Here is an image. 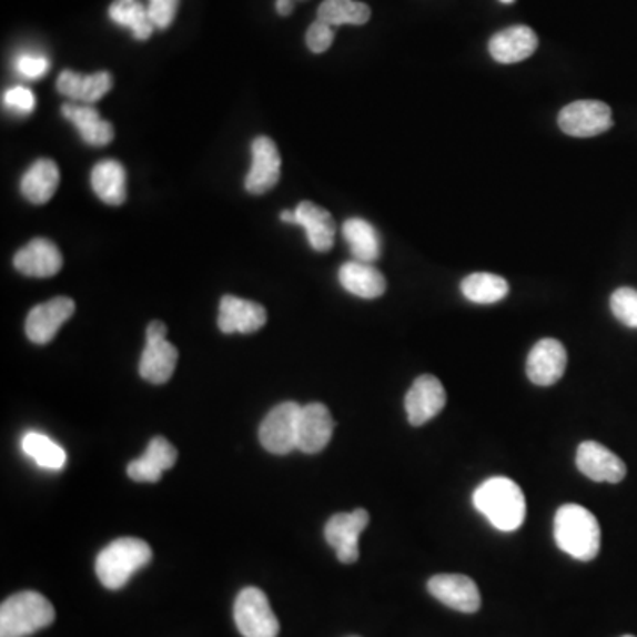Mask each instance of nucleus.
<instances>
[{"mask_svg":"<svg viewBox=\"0 0 637 637\" xmlns=\"http://www.w3.org/2000/svg\"><path fill=\"white\" fill-rule=\"evenodd\" d=\"M624 637H636V636H624Z\"/></svg>","mask_w":637,"mask_h":637,"instance_id":"40","label":"nucleus"},{"mask_svg":"<svg viewBox=\"0 0 637 637\" xmlns=\"http://www.w3.org/2000/svg\"><path fill=\"white\" fill-rule=\"evenodd\" d=\"M342 234L347 245H350L351 254L360 262L377 261L381 257V240L374 225L363 219L345 220Z\"/></svg>","mask_w":637,"mask_h":637,"instance_id":"27","label":"nucleus"},{"mask_svg":"<svg viewBox=\"0 0 637 637\" xmlns=\"http://www.w3.org/2000/svg\"><path fill=\"white\" fill-rule=\"evenodd\" d=\"M266 321V309L259 303L237 296H223L220 302L219 327L222 333H255Z\"/></svg>","mask_w":637,"mask_h":637,"instance_id":"18","label":"nucleus"},{"mask_svg":"<svg viewBox=\"0 0 637 637\" xmlns=\"http://www.w3.org/2000/svg\"><path fill=\"white\" fill-rule=\"evenodd\" d=\"M13 264L22 275L32 276V279H49L61 271L62 254L52 241L36 237L29 241L22 250H18Z\"/></svg>","mask_w":637,"mask_h":637,"instance_id":"17","label":"nucleus"},{"mask_svg":"<svg viewBox=\"0 0 637 637\" xmlns=\"http://www.w3.org/2000/svg\"><path fill=\"white\" fill-rule=\"evenodd\" d=\"M567 368V351L556 338H542L533 345L526 362L528 380L537 386H553L564 377Z\"/></svg>","mask_w":637,"mask_h":637,"instance_id":"13","label":"nucleus"},{"mask_svg":"<svg viewBox=\"0 0 637 637\" xmlns=\"http://www.w3.org/2000/svg\"><path fill=\"white\" fill-rule=\"evenodd\" d=\"M55 620L49 598L38 592H22L6 598L0 606V637H29Z\"/></svg>","mask_w":637,"mask_h":637,"instance_id":"4","label":"nucleus"},{"mask_svg":"<svg viewBox=\"0 0 637 637\" xmlns=\"http://www.w3.org/2000/svg\"><path fill=\"white\" fill-rule=\"evenodd\" d=\"M427 588L428 594L455 611L472 615L481 609V589L472 577L461 576V574H439L428 579Z\"/></svg>","mask_w":637,"mask_h":637,"instance_id":"10","label":"nucleus"},{"mask_svg":"<svg viewBox=\"0 0 637 637\" xmlns=\"http://www.w3.org/2000/svg\"><path fill=\"white\" fill-rule=\"evenodd\" d=\"M234 621L243 637H276L280 633L279 618L271 609L270 600L262 589H241L234 604Z\"/></svg>","mask_w":637,"mask_h":637,"instance_id":"5","label":"nucleus"},{"mask_svg":"<svg viewBox=\"0 0 637 637\" xmlns=\"http://www.w3.org/2000/svg\"><path fill=\"white\" fill-rule=\"evenodd\" d=\"M180 0H149L148 13L154 29H169L174 22Z\"/></svg>","mask_w":637,"mask_h":637,"instance_id":"33","label":"nucleus"},{"mask_svg":"<svg viewBox=\"0 0 637 637\" xmlns=\"http://www.w3.org/2000/svg\"><path fill=\"white\" fill-rule=\"evenodd\" d=\"M144 353L140 356L139 372L142 380L153 384H165L174 374L180 353L166 341V326L162 321H153L145 330Z\"/></svg>","mask_w":637,"mask_h":637,"instance_id":"6","label":"nucleus"},{"mask_svg":"<svg viewBox=\"0 0 637 637\" xmlns=\"http://www.w3.org/2000/svg\"><path fill=\"white\" fill-rule=\"evenodd\" d=\"M153 559V549L142 538L124 537L112 542L97 558V576L109 589H121L133 574Z\"/></svg>","mask_w":637,"mask_h":637,"instance_id":"3","label":"nucleus"},{"mask_svg":"<svg viewBox=\"0 0 637 637\" xmlns=\"http://www.w3.org/2000/svg\"><path fill=\"white\" fill-rule=\"evenodd\" d=\"M577 469L589 481L618 484L627 475V466L611 449L597 442L580 443L576 454Z\"/></svg>","mask_w":637,"mask_h":637,"instance_id":"15","label":"nucleus"},{"mask_svg":"<svg viewBox=\"0 0 637 637\" xmlns=\"http://www.w3.org/2000/svg\"><path fill=\"white\" fill-rule=\"evenodd\" d=\"M109 17L119 27L130 29L135 40L145 41L153 34L154 26L149 18L148 8L140 0H114Z\"/></svg>","mask_w":637,"mask_h":637,"instance_id":"29","label":"nucleus"},{"mask_svg":"<svg viewBox=\"0 0 637 637\" xmlns=\"http://www.w3.org/2000/svg\"><path fill=\"white\" fill-rule=\"evenodd\" d=\"M114 85L112 74L107 71H98L94 74H79L74 71L64 70L59 74L58 91L62 97L80 101L85 105L97 103Z\"/></svg>","mask_w":637,"mask_h":637,"instance_id":"22","label":"nucleus"},{"mask_svg":"<svg viewBox=\"0 0 637 637\" xmlns=\"http://www.w3.org/2000/svg\"><path fill=\"white\" fill-rule=\"evenodd\" d=\"M317 20L327 26H363L371 20V8L356 0H324L318 6Z\"/></svg>","mask_w":637,"mask_h":637,"instance_id":"30","label":"nucleus"},{"mask_svg":"<svg viewBox=\"0 0 637 637\" xmlns=\"http://www.w3.org/2000/svg\"><path fill=\"white\" fill-rule=\"evenodd\" d=\"M302 406L284 402L273 407L259 428V442L270 454L287 455L297 449V425Z\"/></svg>","mask_w":637,"mask_h":637,"instance_id":"7","label":"nucleus"},{"mask_svg":"<svg viewBox=\"0 0 637 637\" xmlns=\"http://www.w3.org/2000/svg\"><path fill=\"white\" fill-rule=\"evenodd\" d=\"M50 61L40 55V53H22L20 58L17 59V70L18 73L26 77V79H41L47 71H49Z\"/></svg>","mask_w":637,"mask_h":637,"instance_id":"35","label":"nucleus"},{"mask_svg":"<svg viewBox=\"0 0 637 637\" xmlns=\"http://www.w3.org/2000/svg\"><path fill=\"white\" fill-rule=\"evenodd\" d=\"M368 512L365 508L358 510L335 514L324 526V537L327 544L336 550V558L342 564H354L360 558L358 540L363 529L367 528Z\"/></svg>","mask_w":637,"mask_h":637,"instance_id":"9","label":"nucleus"},{"mask_svg":"<svg viewBox=\"0 0 637 637\" xmlns=\"http://www.w3.org/2000/svg\"><path fill=\"white\" fill-rule=\"evenodd\" d=\"M22 449L27 457H31L38 466L50 472H59L68 461L65 449L40 433H27L22 439Z\"/></svg>","mask_w":637,"mask_h":637,"instance_id":"31","label":"nucleus"},{"mask_svg":"<svg viewBox=\"0 0 637 637\" xmlns=\"http://www.w3.org/2000/svg\"><path fill=\"white\" fill-rule=\"evenodd\" d=\"M335 431L332 413L324 404L312 402L302 406L297 425V449L303 454H318L326 448Z\"/></svg>","mask_w":637,"mask_h":637,"instance_id":"16","label":"nucleus"},{"mask_svg":"<svg viewBox=\"0 0 637 637\" xmlns=\"http://www.w3.org/2000/svg\"><path fill=\"white\" fill-rule=\"evenodd\" d=\"M279 148L270 136H257L252 142V166L245 178L246 192L262 195L275 189L280 180Z\"/></svg>","mask_w":637,"mask_h":637,"instance_id":"14","label":"nucleus"},{"mask_svg":"<svg viewBox=\"0 0 637 637\" xmlns=\"http://www.w3.org/2000/svg\"><path fill=\"white\" fill-rule=\"evenodd\" d=\"M74 302L71 297L58 296L50 302L34 306L26 321V333L29 341L38 345L49 344L58 335L62 324L74 314Z\"/></svg>","mask_w":637,"mask_h":637,"instance_id":"12","label":"nucleus"},{"mask_svg":"<svg viewBox=\"0 0 637 637\" xmlns=\"http://www.w3.org/2000/svg\"><path fill=\"white\" fill-rule=\"evenodd\" d=\"M4 105L17 110L20 114H31L36 109V97L31 89L18 88L9 89L4 92Z\"/></svg>","mask_w":637,"mask_h":637,"instance_id":"36","label":"nucleus"},{"mask_svg":"<svg viewBox=\"0 0 637 637\" xmlns=\"http://www.w3.org/2000/svg\"><path fill=\"white\" fill-rule=\"evenodd\" d=\"M406 413L411 425L422 427L436 418L446 406V392L442 381L425 374L416 377L406 395Z\"/></svg>","mask_w":637,"mask_h":637,"instance_id":"11","label":"nucleus"},{"mask_svg":"<svg viewBox=\"0 0 637 637\" xmlns=\"http://www.w3.org/2000/svg\"><path fill=\"white\" fill-rule=\"evenodd\" d=\"M59 181H61V174H59L58 163L43 158L29 166V171L20 181V190L27 201L32 204H47L58 192Z\"/></svg>","mask_w":637,"mask_h":637,"instance_id":"25","label":"nucleus"},{"mask_svg":"<svg viewBox=\"0 0 637 637\" xmlns=\"http://www.w3.org/2000/svg\"><path fill=\"white\" fill-rule=\"evenodd\" d=\"M461 293L467 302L493 305L508 294V282L494 273H473L461 282Z\"/></svg>","mask_w":637,"mask_h":637,"instance_id":"28","label":"nucleus"},{"mask_svg":"<svg viewBox=\"0 0 637 637\" xmlns=\"http://www.w3.org/2000/svg\"><path fill=\"white\" fill-rule=\"evenodd\" d=\"M178 461V449L165 437H154L142 457L128 464V476L135 482H154L162 478L163 472L171 469Z\"/></svg>","mask_w":637,"mask_h":637,"instance_id":"21","label":"nucleus"},{"mask_svg":"<svg viewBox=\"0 0 637 637\" xmlns=\"http://www.w3.org/2000/svg\"><path fill=\"white\" fill-rule=\"evenodd\" d=\"M280 220H282V222L284 223H289V225H291V223H294V225H296V213H294V211H282V213H280Z\"/></svg>","mask_w":637,"mask_h":637,"instance_id":"38","label":"nucleus"},{"mask_svg":"<svg viewBox=\"0 0 637 637\" xmlns=\"http://www.w3.org/2000/svg\"><path fill=\"white\" fill-rule=\"evenodd\" d=\"M537 49V34L528 26L508 27L505 31L496 32L489 41L491 55L499 64L526 61Z\"/></svg>","mask_w":637,"mask_h":637,"instance_id":"19","label":"nucleus"},{"mask_svg":"<svg viewBox=\"0 0 637 637\" xmlns=\"http://www.w3.org/2000/svg\"><path fill=\"white\" fill-rule=\"evenodd\" d=\"M335 40V27L327 26V23L317 22L312 23L306 32V47L314 53H324L333 44Z\"/></svg>","mask_w":637,"mask_h":637,"instance_id":"34","label":"nucleus"},{"mask_svg":"<svg viewBox=\"0 0 637 637\" xmlns=\"http://www.w3.org/2000/svg\"><path fill=\"white\" fill-rule=\"evenodd\" d=\"M613 315L621 324L629 327H637V291L633 287L616 289L613 293L611 302Z\"/></svg>","mask_w":637,"mask_h":637,"instance_id":"32","label":"nucleus"},{"mask_svg":"<svg viewBox=\"0 0 637 637\" xmlns=\"http://www.w3.org/2000/svg\"><path fill=\"white\" fill-rule=\"evenodd\" d=\"M61 112L70 123L74 124L85 144L101 148V145H109L114 139V127L105 119H101L100 112L91 105L65 103Z\"/></svg>","mask_w":637,"mask_h":637,"instance_id":"24","label":"nucleus"},{"mask_svg":"<svg viewBox=\"0 0 637 637\" xmlns=\"http://www.w3.org/2000/svg\"><path fill=\"white\" fill-rule=\"evenodd\" d=\"M293 0H276V11L282 17H289V14L293 13Z\"/></svg>","mask_w":637,"mask_h":637,"instance_id":"37","label":"nucleus"},{"mask_svg":"<svg viewBox=\"0 0 637 637\" xmlns=\"http://www.w3.org/2000/svg\"><path fill=\"white\" fill-rule=\"evenodd\" d=\"M555 540L559 549L579 562H592L600 550V526L588 508L576 503L556 512Z\"/></svg>","mask_w":637,"mask_h":637,"instance_id":"2","label":"nucleus"},{"mask_svg":"<svg viewBox=\"0 0 637 637\" xmlns=\"http://www.w3.org/2000/svg\"><path fill=\"white\" fill-rule=\"evenodd\" d=\"M473 505L499 532H515L526 519L523 489L505 476H494L476 487Z\"/></svg>","mask_w":637,"mask_h":637,"instance_id":"1","label":"nucleus"},{"mask_svg":"<svg viewBox=\"0 0 637 637\" xmlns=\"http://www.w3.org/2000/svg\"><path fill=\"white\" fill-rule=\"evenodd\" d=\"M91 186L100 201L109 205L127 202V171L115 160L97 163L91 172Z\"/></svg>","mask_w":637,"mask_h":637,"instance_id":"26","label":"nucleus"},{"mask_svg":"<svg viewBox=\"0 0 637 637\" xmlns=\"http://www.w3.org/2000/svg\"><path fill=\"white\" fill-rule=\"evenodd\" d=\"M296 225L305 229L306 240L315 252H330L335 245V220L330 211L311 201L300 202L296 210Z\"/></svg>","mask_w":637,"mask_h":637,"instance_id":"20","label":"nucleus"},{"mask_svg":"<svg viewBox=\"0 0 637 637\" xmlns=\"http://www.w3.org/2000/svg\"><path fill=\"white\" fill-rule=\"evenodd\" d=\"M338 280L347 293L363 300H376L386 291V279L383 273L368 262H345L338 270Z\"/></svg>","mask_w":637,"mask_h":637,"instance_id":"23","label":"nucleus"},{"mask_svg":"<svg viewBox=\"0 0 637 637\" xmlns=\"http://www.w3.org/2000/svg\"><path fill=\"white\" fill-rule=\"evenodd\" d=\"M502 4H514L515 0H499Z\"/></svg>","mask_w":637,"mask_h":637,"instance_id":"39","label":"nucleus"},{"mask_svg":"<svg viewBox=\"0 0 637 637\" xmlns=\"http://www.w3.org/2000/svg\"><path fill=\"white\" fill-rule=\"evenodd\" d=\"M564 133L576 139H592L611 130L613 114L604 101L579 100L565 107L558 115Z\"/></svg>","mask_w":637,"mask_h":637,"instance_id":"8","label":"nucleus"}]
</instances>
